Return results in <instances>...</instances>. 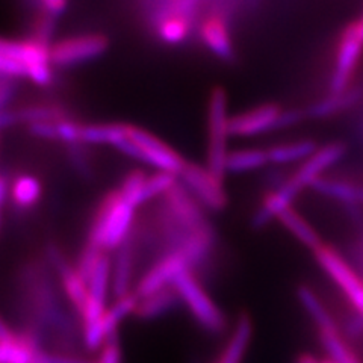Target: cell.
Returning a JSON list of instances; mask_svg holds the SVG:
<instances>
[{"mask_svg": "<svg viewBox=\"0 0 363 363\" xmlns=\"http://www.w3.org/2000/svg\"><path fill=\"white\" fill-rule=\"evenodd\" d=\"M182 186H184L189 194L196 199L201 208L221 212L229 204V197L224 189V182L215 177L206 165H199L186 162L184 172L179 176Z\"/></svg>", "mask_w": 363, "mask_h": 363, "instance_id": "7", "label": "cell"}, {"mask_svg": "<svg viewBox=\"0 0 363 363\" xmlns=\"http://www.w3.org/2000/svg\"><path fill=\"white\" fill-rule=\"evenodd\" d=\"M253 321L248 313H241L235 321L232 332L223 347L220 356L213 363H244L252 345Z\"/></svg>", "mask_w": 363, "mask_h": 363, "instance_id": "19", "label": "cell"}, {"mask_svg": "<svg viewBox=\"0 0 363 363\" xmlns=\"http://www.w3.org/2000/svg\"><path fill=\"white\" fill-rule=\"evenodd\" d=\"M128 133V124L123 123H89L82 126L84 145L116 147Z\"/></svg>", "mask_w": 363, "mask_h": 363, "instance_id": "24", "label": "cell"}, {"mask_svg": "<svg viewBox=\"0 0 363 363\" xmlns=\"http://www.w3.org/2000/svg\"><path fill=\"white\" fill-rule=\"evenodd\" d=\"M281 108L277 104H264L253 109L236 113L230 118V132L235 138H253L277 130Z\"/></svg>", "mask_w": 363, "mask_h": 363, "instance_id": "12", "label": "cell"}, {"mask_svg": "<svg viewBox=\"0 0 363 363\" xmlns=\"http://www.w3.org/2000/svg\"><path fill=\"white\" fill-rule=\"evenodd\" d=\"M318 267L332 280L333 285L344 295L357 316L363 318V277L330 244H323L313 252Z\"/></svg>", "mask_w": 363, "mask_h": 363, "instance_id": "6", "label": "cell"}, {"mask_svg": "<svg viewBox=\"0 0 363 363\" xmlns=\"http://www.w3.org/2000/svg\"><path fill=\"white\" fill-rule=\"evenodd\" d=\"M298 194L300 191L291 184L289 177L285 179L281 184H279L274 189L267 192L264 196L262 201H260L259 208L253 215L252 225L255 229H262V227L268 225L272 220H277L283 211L292 208V203L298 197Z\"/></svg>", "mask_w": 363, "mask_h": 363, "instance_id": "15", "label": "cell"}, {"mask_svg": "<svg viewBox=\"0 0 363 363\" xmlns=\"http://www.w3.org/2000/svg\"><path fill=\"white\" fill-rule=\"evenodd\" d=\"M316 141L303 138V140H294L288 143H279L269 147L268 157L269 164L274 165H288L295 162H304L316 149H318Z\"/></svg>", "mask_w": 363, "mask_h": 363, "instance_id": "23", "label": "cell"}, {"mask_svg": "<svg viewBox=\"0 0 363 363\" xmlns=\"http://www.w3.org/2000/svg\"><path fill=\"white\" fill-rule=\"evenodd\" d=\"M28 77L38 86L53 81L50 45L33 38L8 40L0 37V81Z\"/></svg>", "mask_w": 363, "mask_h": 363, "instance_id": "1", "label": "cell"}, {"mask_svg": "<svg viewBox=\"0 0 363 363\" xmlns=\"http://www.w3.org/2000/svg\"><path fill=\"white\" fill-rule=\"evenodd\" d=\"M348 153V145L344 141H330L318 149L298 165V168L289 176V182L300 192L312 188L318 180L325 177L327 169L335 167Z\"/></svg>", "mask_w": 363, "mask_h": 363, "instance_id": "10", "label": "cell"}, {"mask_svg": "<svg viewBox=\"0 0 363 363\" xmlns=\"http://www.w3.org/2000/svg\"><path fill=\"white\" fill-rule=\"evenodd\" d=\"M40 4L43 5L44 14L56 18L65 11L67 0H40Z\"/></svg>", "mask_w": 363, "mask_h": 363, "instance_id": "33", "label": "cell"}, {"mask_svg": "<svg viewBox=\"0 0 363 363\" xmlns=\"http://www.w3.org/2000/svg\"><path fill=\"white\" fill-rule=\"evenodd\" d=\"M96 363H123V347L120 332L112 333L106 342L99 350V356L96 357Z\"/></svg>", "mask_w": 363, "mask_h": 363, "instance_id": "31", "label": "cell"}, {"mask_svg": "<svg viewBox=\"0 0 363 363\" xmlns=\"http://www.w3.org/2000/svg\"><path fill=\"white\" fill-rule=\"evenodd\" d=\"M174 289L177 291L182 304L185 306L194 323L211 336H220L227 332L229 321L220 306L203 286L196 272L185 271L174 280Z\"/></svg>", "mask_w": 363, "mask_h": 363, "instance_id": "4", "label": "cell"}, {"mask_svg": "<svg viewBox=\"0 0 363 363\" xmlns=\"http://www.w3.org/2000/svg\"><path fill=\"white\" fill-rule=\"evenodd\" d=\"M136 241L133 236L124 242L112 257L111 268V295L112 301L128 297L135 291V265H136Z\"/></svg>", "mask_w": 363, "mask_h": 363, "instance_id": "13", "label": "cell"}, {"mask_svg": "<svg viewBox=\"0 0 363 363\" xmlns=\"http://www.w3.org/2000/svg\"><path fill=\"white\" fill-rule=\"evenodd\" d=\"M189 18L182 16H165L159 18L156 23V33L161 41L167 44H180L184 43L191 33L192 25Z\"/></svg>", "mask_w": 363, "mask_h": 363, "instance_id": "28", "label": "cell"}, {"mask_svg": "<svg viewBox=\"0 0 363 363\" xmlns=\"http://www.w3.org/2000/svg\"><path fill=\"white\" fill-rule=\"evenodd\" d=\"M262 0H245V6L248 11H255Z\"/></svg>", "mask_w": 363, "mask_h": 363, "instance_id": "38", "label": "cell"}, {"mask_svg": "<svg viewBox=\"0 0 363 363\" xmlns=\"http://www.w3.org/2000/svg\"><path fill=\"white\" fill-rule=\"evenodd\" d=\"M316 332L328 360L333 363H362L360 357L357 356L356 351L351 348L337 324L318 328Z\"/></svg>", "mask_w": 363, "mask_h": 363, "instance_id": "21", "label": "cell"}, {"mask_svg": "<svg viewBox=\"0 0 363 363\" xmlns=\"http://www.w3.org/2000/svg\"><path fill=\"white\" fill-rule=\"evenodd\" d=\"M43 194L40 180L30 174H20L9 182V199L14 208L28 211L35 206Z\"/></svg>", "mask_w": 363, "mask_h": 363, "instance_id": "25", "label": "cell"}, {"mask_svg": "<svg viewBox=\"0 0 363 363\" xmlns=\"http://www.w3.org/2000/svg\"><path fill=\"white\" fill-rule=\"evenodd\" d=\"M362 55L363 43L356 35L351 23H348L337 38L332 74L330 81H328V93H342V91L353 86V79Z\"/></svg>", "mask_w": 363, "mask_h": 363, "instance_id": "8", "label": "cell"}, {"mask_svg": "<svg viewBox=\"0 0 363 363\" xmlns=\"http://www.w3.org/2000/svg\"><path fill=\"white\" fill-rule=\"evenodd\" d=\"M363 99V85H353L342 93H327V96L315 100L304 109L306 117L311 120H325L339 116L354 108Z\"/></svg>", "mask_w": 363, "mask_h": 363, "instance_id": "16", "label": "cell"}, {"mask_svg": "<svg viewBox=\"0 0 363 363\" xmlns=\"http://www.w3.org/2000/svg\"><path fill=\"white\" fill-rule=\"evenodd\" d=\"M17 337V330L0 316V342H11Z\"/></svg>", "mask_w": 363, "mask_h": 363, "instance_id": "35", "label": "cell"}, {"mask_svg": "<svg viewBox=\"0 0 363 363\" xmlns=\"http://www.w3.org/2000/svg\"><path fill=\"white\" fill-rule=\"evenodd\" d=\"M117 150L153 167L156 172L169 173L177 177L188 162L173 147L159 140L153 133L132 124H128V133L117 145Z\"/></svg>", "mask_w": 363, "mask_h": 363, "instance_id": "3", "label": "cell"}, {"mask_svg": "<svg viewBox=\"0 0 363 363\" xmlns=\"http://www.w3.org/2000/svg\"><path fill=\"white\" fill-rule=\"evenodd\" d=\"M16 94V85L13 81H0V111L8 108L9 101Z\"/></svg>", "mask_w": 363, "mask_h": 363, "instance_id": "34", "label": "cell"}, {"mask_svg": "<svg viewBox=\"0 0 363 363\" xmlns=\"http://www.w3.org/2000/svg\"><path fill=\"white\" fill-rule=\"evenodd\" d=\"M37 359L40 363H96V359H88L84 354L53 353V351H41Z\"/></svg>", "mask_w": 363, "mask_h": 363, "instance_id": "32", "label": "cell"}, {"mask_svg": "<svg viewBox=\"0 0 363 363\" xmlns=\"http://www.w3.org/2000/svg\"><path fill=\"white\" fill-rule=\"evenodd\" d=\"M199 32L203 44L212 55L225 62L235 60V45L229 20L217 13H209V16L201 21Z\"/></svg>", "mask_w": 363, "mask_h": 363, "instance_id": "14", "label": "cell"}, {"mask_svg": "<svg viewBox=\"0 0 363 363\" xmlns=\"http://www.w3.org/2000/svg\"><path fill=\"white\" fill-rule=\"evenodd\" d=\"M179 182L177 176H173L164 172H156L153 174H147V179L143 185L140 194V204L150 201L159 196H165L172 191Z\"/></svg>", "mask_w": 363, "mask_h": 363, "instance_id": "29", "label": "cell"}, {"mask_svg": "<svg viewBox=\"0 0 363 363\" xmlns=\"http://www.w3.org/2000/svg\"><path fill=\"white\" fill-rule=\"evenodd\" d=\"M230 116L227 93L217 86L211 91L208 101V153L206 168L209 172L224 182L227 176V157H229V140L230 132Z\"/></svg>", "mask_w": 363, "mask_h": 363, "instance_id": "5", "label": "cell"}, {"mask_svg": "<svg viewBox=\"0 0 363 363\" xmlns=\"http://www.w3.org/2000/svg\"><path fill=\"white\" fill-rule=\"evenodd\" d=\"M35 363H40V362H38V359H37V360H35Z\"/></svg>", "mask_w": 363, "mask_h": 363, "instance_id": "39", "label": "cell"}, {"mask_svg": "<svg viewBox=\"0 0 363 363\" xmlns=\"http://www.w3.org/2000/svg\"><path fill=\"white\" fill-rule=\"evenodd\" d=\"M185 271H191V268L184 255L180 252L164 253L136 280L133 294L140 300L147 295L173 286L174 280Z\"/></svg>", "mask_w": 363, "mask_h": 363, "instance_id": "11", "label": "cell"}, {"mask_svg": "<svg viewBox=\"0 0 363 363\" xmlns=\"http://www.w3.org/2000/svg\"><path fill=\"white\" fill-rule=\"evenodd\" d=\"M67 112L58 106L30 105L23 108H5L0 111V132L16 126H32L37 123L58 121L67 118Z\"/></svg>", "mask_w": 363, "mask_h": 363, "instance_id": "17", "label": "cell"}, {"mask_svg": "<svg viewBox=\"0 0 363 363\" xmlns=\"http://www.w3.org/2000/svg\"><path fill=\"white\" fill-rule=\"evenodd\" d=\"M135 211L118 191L109 192L91 221L85 244L105 253L117 252L133 236Z\"/></svg>", "mask_w": 363, "mask_h": 363, "instance_id": "2", "label": "cell"}, {"mask_svg": "<svg viewBox=\"0 0 363 363\" xmlns=\"http://www.w3.org/2000/svg\"><path fill=\"white\" fill-rule=\"evenodd\" d=\"M182 300L174 286L157 291L140 298L133 311V316L140 321H156L174 313L182 308Z\"/></svg>", "mask_w": 363, "mask_h": 363, "instance_id": "18", "label": "cell"}, {"mask_svg": "<svg viewBox=\"0 0 363 363\" xmlns=\"http://www.w3.org/2000/svg\"><path fill=\"white\" fill-rule=\"evenodd\" d=\"M295 363H333V362H330L328 359L320 360V359H316L315 356H312V354H309V353H303V354H300V356L297 357V360H295Z\"/></svg>", "mask_w": 363, "mask_h": 363, "instance_id": "36", "label": "cell"}, {"mask_svg": "<svg viewBox=\"0 0 363 363\" xmlns=\"http://www.w3.org/2000/svg\"><path fill=\"white\" fill-rule=\"evenodd\" d=\"M145 179H147V174L143 172V169H133V172H130L126 177L123 179L120 188L117 189L120 192V196L135 209L141 206L140 194H141Z\"/></svg>", "mask_w": 363, "mask_h": 363, "instance_id": "30", "label": "cell"}, {"mask_svg": "<svg viewBox=\"0 0 363 363\" xmlns=\"http://www.w3.org/2000/svg\"><path fill=\"white\" fill-rule=\"evenodd\" d=\"M277 220L295 238V240L308 250H311L312 253L316 248H320L324 244L321 235L315 230V227L294 206L283 211L279 215Z\"/></svg>", "mask_w": 363, "mask_h": 363, "instance_id": "22", "label": "cell"}, {"mask_svg": "<svg viewBox=\"0 0 363 363\" xmlns=\"http://www.w3.org/2000/svg\"><path fill=\"white\" fill-rule=\"evenodd\" d=\"M351 26H353V29H354V32H356V35L362 40V43H363V13L356 18V20H353L351 21Z\"/></svg>", "mask_w": 363, "mask_h": 363, "instance_id": "37", "label": "cell"}, {"mask_svg": "<svg viewBox=\"0 0 363 363\" xmlns=\"http://www.w3.org/2000/svg\"><path fill=\"white\" fill-rule=\"evenodd\" d=\"M269 164L268 150L267 149H236L230 150L229 157H227L225 169L227 174H244L257 172Z\"/></svg>", "mask_w": 363, "mask_h": 363, "instance_id": "26", "label": "cell"}, {"mask_svg": "<svg viewBox=\"0 0 363 363\" xmlns=\"http://www.w3.org/2000/svg\"><path fill=\"white\" fill-rule=\"evenodd\" d=\"M297 297L303 306V309L306 311V313L309 315V318L316 328H323V327L337 324L333 315L325 308V304L321 300L320 295H318L311 286H308V285L298 286Z\"/></svg>", "mask_w": 363, "mask_h": 363, "instance_id": "27", "label": "cell"}, {"mask_svg": "<svg viewBox=\"0 0 363 363\" xmlns=\"http://www.w3.org/2000/svg\"><path fill=\"white\" fill-rule=\"evenodd\" d=\"M318 194L342 203L347 208L363 206V185L340 177H323L312 186Z\"/></svg>", "mask_w": 363, "mask_h": 363, "instance_id": "20", "label": "cell"}, {"mask_svg": "<svg viewBox=\"0 0 363 363\" xmlns=\"http://www.w3.org/2000/svg\"><path fill=\"white\" fill-rule=\"evenodd\" d=\"M109 48V40L104 33H86L64 38L50 45V61L60 67H70L93 61L105 55Z\"/></svg>", "mask_w": 363, "mask_h": 363, "instance_id": "9", "label": "cell"}]
</instances>
